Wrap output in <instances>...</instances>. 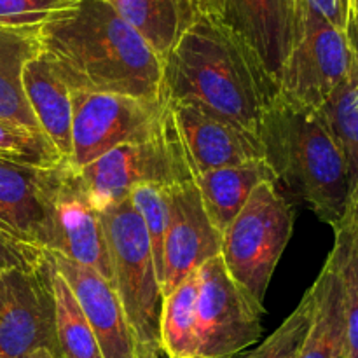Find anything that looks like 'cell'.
<instances>
[{
    "label": "cell",
    "instance_id": "6da1fadb",
    "mask_svg": "<svg viewBox=\"0 0 358 358\" xmlns=\"http://www.w3.org/2000/svg\"><path fill=\"white\" fill-rule=\"evenodd\" d=\"M38 52L70 91L166 101L163 59L101 0H80L38 27Z\"/></svg>",
    "mask_w": 358,
    "mask_h": 358
},
{
    "label": "cell",
    "instance_id": "7a4b0ae2",
    "mask_svg": "<svg viewBox=\"0 0 358 358\" xmlns=\"http://www.w3.org/2000/svg\"><path fill=\"white\" fill-rule=\"evenodd\" d=\"M164 98L229 121L259 136L276 83L257 55L219 16L196 14L163 59Z\"/></svg>",
    "mask_w": 358,
    "mask_h": 358
},
{
    "label": "cell",
    "instance_id": "3957f363",
    "mask_svg": "<svg viewBox=\"0 0 358 358\" xmlns=\"http://www.w3.org/2000/svg\"><path fill=\"white\" fill-rule=\"evenodd\" d=\"M264 159L276 182L334 226L348 201V166L320 110L297 107L275 94L259 128Z\"/></svg>",
    "mask_w": 358,
    "mask_h": 358
},
{
    "label": "cell",
    "instance_id": "277c9868",
    "mask_svg": "<svg viewBox=\"0 0 358 358\" xmlns=\"http://www.w3.org/2000/svg\"><path fill=\"white\" fill-rule=\"evenodd\" d=\"M114 273V289L124 311L135 358H161L159 318L163 289L142 219L129 199L100 212Z\"/></svg>",
    "mask_w": 358,
    "mask_h": 358
},
{
    "label": "cell",
    "instance_id": "5b68a950",
    "mask_svg": "<svg viewBox=\"0 0 358 358\" xmlns=\"http://www.w3.org/2000/svg\"><path fill=\"white\" fill-rule=\"evenodd\" d=\"M294 220L292 205L278 184L264 182L220 236V259L227 273L262 306L273 273L292 238Z\"/></svg>",
    "mask_w": 358,
    "mask_h": 358
},
{
    "label": "cell",
    "instance_id": "8992f818",
    "mask_svg": "<svg viewBox=\"0 0 358 358\" xmlns=\"http://www.w3.org/2000/svg\"><path fill=\"white\" fill-rule=\"evenodd\" d=\"M76 171L98 212L128 199L136 185L170 187L192 180L191 164L170 105L163 124L152 136L115 147Z\"/></svg>",
    "mask_w": 358,
    "mask_h": 358
},
{
    "label": "cell",
    "instance_id": "52a82bcc",
    "mask_svg": "<svg viewBox=\"0 0 358 358\" xmlns=\"http://www.w3.org/2000/svg\"><path fill=\"white\" fill-rule=\"evenodd\" d=\"M352 79H358V65L346 31L324 17L304 14L276 80V94L297 107L320 110Z\"/></svg>",
    "mask_w": 358,
    "mask_h": 358
},
{
    "label": "cell",
    "instance_id": "ba28073f",
    "mask_svg": "<svg viewBox=\"0 0 358 358\" xmlns=\"http://www.w3.org/2000/svg\"><path fill=\"white\" fill-rule=\"evenodd\" d=\"M168 101L117 93L72 91V156L80 170L119 145L152 136L163 124Z\"/></svg>",
    "mask_w": 358,
    "mask_h": 358
},
{
    "label": "cell",
    "instance_id": "9c48e42d",
    "mask_svg": "<svg viewBox=\"0 0 358 358\" xmlns=\"http://www.w3.org/2000/svg\"><path fill=\"white\" fill-rule=\"evenodd\" d=\"M264 311L220 255L206 261L198 269V358H233L257 343Z\"/></svg>",
    "mask_w": 358,
    "mask_h": 358
},
{
    "label": "cell",
    "instance_id": "30bf717a",
    "mask_svg": "<svg viewBox=\"0 0 358 358\" xmlns=\"http://www.w3.org/2000/svg\"><path fill=\"white\" fill-rule=\"evenodd\" d=\"M51 275V261L34 271L0 273V358H30L38 350L62 357Z\"/></svg>",
    "mask_w": 358,
    "mask_h": 358
},
{
    "label": "cell",
    "instance_id": "8fae6325",
    "mask_svg": "<svg viewBox=\"0 0 358 358\" xmlns=\"http://www.w3.org/2000/svg\"><path fill=\"white\" fill-rule=\"evenodd\" d=\"M65 164L37 168L0 159V226L28 243L52 250L55 201Z\"/></svg>",
    "mask_w": 358,
    "mask_h": 358
},
{
    "label": "cell",
    "instance_id": "7c38bea8",
    "mask_svg": "<svg viewBox=\"0 0 358 358\" xmlns=\"http://www.w3.org/2000/svg\"><path fill=\"white\" fill-rule=\"evenodd\" d=\"M217 255H220V234L203 208L194 182L170 185L163 254V296Z\"/></svg>",
    "mask_w": 358,
    "mask_h": 358
},
{
    "label": "cell",
    "instance_id": "4fadbf2b",
    "mask_svg": "<svg viewBox=\"0 0 358 358\" xmlns=\"http://www.w3.org/2000/svg\"><path fill=\"white\" fill-rule=\"evenodd\" d=\"M55 248L86 268L100 273L114 285L112 261L108 254L101 215L87 198L76 168L65 164L62 184L55 201Z\"/></svg>",
    "mask_w": 358,
    "mask_h": 358
},
{
    "label": "cell",
    "instance_id": "5bb4252c",
    "mask_svg": "<svg viewBox=\"0 0 358 358\" xmlns=\"http://www.w3.org/2000/svg\"><path fill=\"white\" fill-rule=\"evenodd\" d=\"M168 105L187 154L192 177L217 168L264 159L262 143L255 133L199 110L192 105Z\"/></svg>",
    "mask_w": 358,
    "mask_h": 358
},
{
    "label": "cell",
    "instance_id": "9a60e30c",
    "mask_svg": "<svg viewBox=\"0 0 358 358\" xmlns=\"http://www.w3.org/2000/svg\"><path fill=\"white\" fill-rule=\"evenodd\" d=\"M52 268L69 283L84 317L90 322L103 358H135L133 339L117 292L100 273L58 252H49Z\"/></svg>",
    "mask_w": 358,
    "mask_h": 358
},
{
    "label": "cell",
    "instance_id": "2e32d148",
    "mask_svg": "<svg viewBox=\"0 0 358 358\" xmlns=\"http://www.w3.org/2000/svg\"><path fill=\"white\" fill-rule=\"evenodd\" d=\"M220 20L247 42L276 83L297 38L296 0H224Z\"/></svg>",
    "mask_w": 358,
    "mask_h": 358
},
{
    "label": "cell",
    "instance_id": "e0dca14e",
    "mask_svg": "<svg viewBox=\"0 0 358 358\" xmlns=\"http://www.w3.org/2000/svg\"><path fill=\"white\" fill-rule=\"evenodd\" d=\"M23 91L42 135L69 163L72 156V91L41 52L24 65Z\"/></svg>",
    "mask_w": 358,
    "mask_h": 358
},
{
    "label": "cell",
    "instance_id": "ac0fdd59",
    "mask_svg": "<svg viewBox=\"0 0 358 358\" xmlns=\"http://www.w3.org/2000/svg\"><path fill=\"white\" fill-rule=\"evenodd\" d=\"M192 182L198 189L210 222L220 236L243 210L257 185L264 182L278 184L275 171L266 159H254L196 173Z\"/></svg>",
    "mask_w": 358,
    "mask_h": 358
},
{
    "label": "cell",
    "instance_id": "d6986e66",
    "mask_svg": "<svg viewBox=\"0 0 358 358\" xmlns=\"http://www.w3.org/2000/svg\"><path fill=\"white\" fill-rule=\"evenodd\" d=\"M310 289L313 315L299 358H338L346 348V315L341 280L331 257Z\"/></svg>",
    "mask_w": 358,
    "mask_h": 358
},
{
    "label": "cell",
    "instance_id": "ffe728a7",
    "mask_svg": "<svg viewBox=\"0 0 358 358\" xmlns=\"http://www.w3.org/2000/svg\"><path fill=\"white\" fill-rule=\"evenodd\" d=\"M38 55V28L0 24V119L41 131L23 91V69Z\"/></svg>",
    "mask_w": 358,
    "mask_h": 358
},
{
    "label": "cell",
    "instance_id": "44dd1931",
    "mask_svg": "<svg viewBox=\"0 0 358 358\" xmlns=\"http://www.w3.org/2000/svg\"><path fill=\"white\" fill-rule=\"evenodd\" d=\"M129 24L161 59L170 55L196 10L189 0H101Z\"/></svg>",
    "mask_w": 358,
    "mask_h": 358
},
{
    "label": "cell",
    "instance_id": "7402d4cb",
    "mask_svg": "<svg viewBox=\"0 0 358 358\" xmlns=\"http://www.w3.org/2000/svg\"><path fill=\"white\" fill-rule=\"evenodd\" d=\"M334 261L343 287L346 315V358H358V180L350 189L341 219L332 226Z\"/></svg>",
    "mask_w": 358,
    "mask_h": 358
},
{
    "label": "cell",
    "instance_id": "603a6c76",
    "mask_svg": "<svg viewBox=\"0 0 358 358\" xmlns=\"http://www.w3.org/2000/svg\"><path fill=\"white\" fill-rule=\"evenodd\" d=\"M159 343L166 358H198V271L163 296Z\"/></svg>",
    "mask_w": 358,
    "mask_h": 358
},
{
    "label": "cell",
    "instance_id": "cb8c5ba5",
    "mask_svg": "<svg viewBox=\"0 0 358 358\" xmlns=\"http://www.w3.org/2000/svg\"><path fill=\"white\" fill-rule=\"evenodd\" d=\"M51 287L55 294L56 338L62 358H103L93 329L84 317L76 296L55 268Z\"/></svg>",
    "mask_w": 358,
    "mask_h": 358
},
{
    "label": "cell",
    "instance_id": "d4e9b609",
    "mask_svg": "<svg viewBox=\"0 0 358 358\" xmlns=\"http://www.w3.org/2000/svg\"><path fill=\"white\" fill-rule=\"evenodd\" d=\"M320 112L341 147L353 185L358 180V79L343 84Z\"/></svg>",
    "mask_w": 358,
    "mask_h": 358
},
{
    "label": "cell",
    "instance_id": "484cf974",
    "mask_svg": "<svg viewBox=\"0 0 358 358\" xmlns=\"http://www.w3.org/2000/svg\"><path fill=\"white\" fill-rule=\"evenodd\" d=\"M0 159L37 168H56L63 157L42 133L0 119Z\"/></svg>",
    "mask_w": 358,
    "mask_h": 358
},
{
    "label": "cell",
    "instance_id": "4316f807",
    "mask_svg": "<svg viewBox=\"0 0 358 358\" xmlns=\"http://www.w3.org/2000/svg\"><path fill=\"white\" fill-rule=\"evenodd\" d=\"M128 199L145 227L157 278H159L161 289H163L164 236H166L168 229V187L150 184L136 185L129 192Z\"/></svg>",
    "mask_w": 358,
    "mask_h": 358
},
{
    "label": "cell",
    "instance_id": "83f0119b",
    "mask_svg": "<svg viewBox=\"0 0 358 358\" xmlns=\"http://www.w3.org/2000/svg\"><path fill=\"white\" fill-rule=\"evenodd\" d=\"M313 315V292L308 289L296 310L255 350L243 358H299Z\"/></svg>",
    "mask_w": 358,
    "mask_h": 358
},
{
    "label": "cell",
    "instance_id": "f1b7e54d",
    "mask_svg": "<svg viewBox=\"0 0 358 358\" xmlns=\"http://www.w3.org/2000/svg\"><path fill=\"white\" fill-rule=\"evenodd\" d=\"M80 0H0V24L13 28H38L56 14Z\"/></svg>",
    "mask_w": 358,
    "mask_h": 358
},
{
    "label": "cell",
    "instance_id": "f546056e",
    "mask_svg": "<svg viewBox=\"0 0 358 358\" xmlns=\"http://www.w3.org/2000/svg\"><path fill=\"white\" fill-rule=\"evenodd\" d=\"M49 262V250L14 236L0 226V273L34 271Z\"/></svg>",
    "mask_w": 358,
    "mask_h": 358
},
{
    "label": "cell",
    "instance_id": "4dcf8cb0",
    "mask_svg": "<svg viewBox=\"0 0 358 358\" xmlns=\"http://www.w3.org/2000/svg\"><path fill=\"white\" fill-rule=\"evenodd\" d=\"M304 14L324 17L334 27L346 31V3L345 0H296L297 28Z\"/></svg>",
    "mask_w": 358,
    "mask_h": 358
},
{
    "label": "cell",
    "instance_id": "1f68e13d",
    "mask_svg": "<svg viewBox=\"0 0 358 358\" xmlns=\"http://www.w3.org/2000/svg\"><path fill=\"white\" fill-rule=\"evenodd\" d=\"M346 37L358 65V0H346Z\"/></svg>",
    "mask_w": 358,
    "mask_h": 358
},
{
    "label": "cell",
    "instance_id": "d6a6232c",
    "mask_svg": "<svg viewBox=\"0 0 358 358\" xmlns=\"http://www.w3.org/2000/svg\"><path fill=\"white\" fill-rule=\"evenodd\" d=\"M196 14H206V16H219L222 14L224 0H189Z\"/></svg>",
    "mask_w": 358,
    "mask_h": 358
},
{
    "label": "cell",
    "instance_id": "836d02e7",
    "mask_svg": "<svg viewBox=\"0 0 358 358\" xmlns=\"http://www.w3.org/2000/svg\"><path fill=\"white\" fill-rule=\"evenodd\" d=\"M30 358H62V357L55 355V353L49 352V350H38V352H35Z\"/></svg>",
    "mask_w": 358,
    "mask_h": 358
},
{
    "label": "cell",
    "instance_id": "e575fe53",
    "mask_svg": "<svg viewBox=\"0 0 358 358\" xmlns=\"http://www.w3.org/2000/svg\"><path fill=\"white\" fill-rule=\"evenodd\" d=\"M338 358H346V348L345 350H343V352L341 353H339V357Z\"/></svg>",
    "mask_w": 358,
    "mask_h": 358
},
{
    "label": "cell",
    "instance_id": "d590c367",
    "mask_svg": "<svg viewBox=\"0 0 358 358\" xmlns=\"http://www.w3.org/2000/svg\"><path fill=\"white\" fill-rule=\"evenodd\" d=\"M345 3H346V0H345Z\"/></svg>",
    "mask_w": 358,
    "mask_h": 358
}]
</instances>
